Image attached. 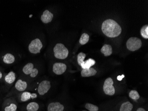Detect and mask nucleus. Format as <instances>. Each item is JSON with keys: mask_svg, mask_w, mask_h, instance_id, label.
<instances>
[{"mask_svg": "<svg viewBox=\"0 0 148 111\" xmlns=\"http://www.w3.org/2000/svg\"><path fill=\"white\" fill-rule=\"evenodd\" d=\"M89 40V35H88L87 33H83L82 36H81L79 42L81 45H85L87 42H88Z\"/></svg>", "mask_w": 148, "mask_h": 111, "instance_id": "obj_21", "label": "nucleus"}, {"mask_svg": "<svg viewBox=\"0 0 148 111\" xmlns=\"http://www.w3.org/2000/svg\"><path fill=\"white\" fill-rule=\"evenodd\" d=\"M14 97L17 102L23 103L36 99L38 97V95L35 92H32L26 91L17 94Z\"/></svg>", "mask_w": 148, "mask_h": 111, "instance_id": "obj_8", "label": "nucleus"}, {"mask_svg": "<svg viewBox=\"0 0 148 111\" xmlns=\"http://www.w3.org/2000/svg\"><path fill=\"white\" fill-rule=\"evenodd\" d=\"M66 68L67 66L64 63L56 62L53 65L52 70L56 75H60L65 72Z\"/></svg>", "mask_w": 148, "mask_h": 111, "instance_id": "obj_13", "label": "nucleus"}, {"mask_svg": "<svg viewBox=\"0 0 148 111\" xmlns=\"http://www.w3.org/2000/svg\"><path fill=\"white\" fill-rule=\"evenodd\" d=\"M1 59L2 62L6 65H13L16 61L15 56L11 52H7L3 54Z\"/></svg>", "mask_w": 148, "mask_h": 111, "instance_id": "obj_12", "label": "nucleus"}, {"mask_svg": "<svg viewBox=\"0 0 148 111\" xmlns=\"http://www.w3.org/2000/svg\"><path fill=\"white\" fill-rule=\"evenodd\" d=\"M102 30L106 36L112 38L119 35L122 32V28L115 21L107 19L102 24Z\"/></svg>", "mask_w": 148, "mask_h": 111, "instance_id": "obj_1", "label": "nucleus"}, {"mask_svg": "<svg viewBox=\"0 0 148 111\" xmlns=\"http://www.w3.org/2000/svg\"><path fill=\"white\" fill-rule=\"evenodd\" d=\"M18 102L15 97H9L5 98L2 104V111H17Z\"/></svg>", "mask_w": 148, "mask_h": 111, "instance_id": "obj_5", "label": "nucleus"}, {"mask_svg": "<svg viewBox=\"0 0 148 111\" xmlns=\"http://www.w3.org/2000/svg\"><path fill=\"white\" fill-rule=\"evenodd\" d=\"M64 105L59 102L50 103L47 107L48 111H64Z\"/></svg>", "mask_w": 148, "mask_h": 111, "instance_id": "obj_14", "label": "nucleus"}, {"mask_svg": "<svg viewBox=\"0 0 148 111\" xmlns=\"http://www.w3.org/2000/svg\"><path fill=\"white\" fill-rule=\"evenodd\" d=\"M39 108V103L36 101L30 102L27 104L25 108L26 111H38Z\"/></svg>", "mask_w": 148, "mask_h": 111, "instance_id": "obj_16", "label": "nucleus"}, {"mask_svg": "<svg viewBox=\"0 0 148 111\" xmlns=\"http://www.w3.org/2000/svg\"><path fill=\"white\" fill-rule=\"evenodd\" d=\"M142 46V41L137 37H130L126 42L127 48L131 51H135L138 50Z\"/></svg>", "mask_w": 148, "mask_h": 111, "instance_id": "obj_10", "label": "nucleus"}, {"mask_svg": "<svg viewBox=\"0 0 148 111\" xmlns=\"http://www.w3.org/2000/svg\"><path fill=\"white\" fill-rule=\"evenodd\" d=\"M125 77V76L124 75H122V76H118V77H117V79L119 81H122V79H123V78Z\"/></svg>", "mask_w": 148, "mask_h": 111, "instance_id": "obj_27", "label": "nucleus"}, {"mask_svg": "<svg viewBox=\"0 0 148 111\" xmlns=\"http://www.w3.org/2000/svg\"><path fill=\"white\" fill-rule=\"evenodd\" d=\"M31 82L21 76L16 81L10 91L5 96V98L13 97L17 94L29 90Z\"/></svg>", "mask_w": 148, "mask_h": 111, "instance_id": "obj_2", "label": "nucleus"}, {"mask_svg": "<svg viewBox=\"0 0 148 111\" xmlns=\"http://www.w3.org/2000/svg\"><path fill=\"white\" fill-rule=\"evenodd\" d=\"M5 73L3 71V69L0 67V82H2L3 81L4 77H5Z\"/></svg>", "mask_w": 148, "mask_h": 111, "instance_id": "obj_26", "label": "nucleus"}, {"mask_svg": "<svg viewBox=\"0 0 148 111\" xmlns=\"http://www.w3.org/2000/svg\"><path fill=\"white\" fill-rule=\"evenodd\" d=\"M146 111L145 110L144 108H138V109H137V111Z\"/></svg>", "mask_w": 148, "mask_h": 111, "instance_id": "obj_28", "label": "nucleus"}, {"mask_svg": "<svg viewBox=\"0 0 148 111\" xmlns=\"http://www.w3.org/2000/svg\"></svg>", "mask_w": 148, "mask_h": 111, "instance_id": "obj_30", "label": "nucleus"}, {"mask_svg": "<svg viewBox=\"0 0 148 111\" xmlns=\"http://www.w3.org/2000/svg\"><path fill=\"white\" fill-rule=\"evenodd\" d=\"M113 84L114 82L110 77L107 78L105 81L103 89L106 95L113 96L115 93V88L113 86Z\"/></svg>", "mask_w": 148, "mask_h": 111, "instance_id": "obj_11", "label": "nucleus"}, {"mask_svg": "<svg viewBox=\"0 0 148 111\" xmlns=\"http://www.w3.org/2000/svg\"><path fill=\"white\" fill-rule=\"evenodd\" d=\"M97 73L96 70L93 68H89L83 69L81 72V75L82 77H90L94 76Z\"/></svg>", "mask_w": 148, "mask_h": 111, "instance_id": "obj_17", "label": "nucleus"}, {"mask_svg": "<svg viewBox=\"0 0 148 111\" xmlns=\"http://www.w3.org/2000/svg\"><path fill=\"white\" fill-rule=\"evenodd\" d=\"M54 56L58 59L64 60L68 57L69 54V50L64 44L58 43L53 48Z\"/></svg>", "mask_w": 148, "mask_h": 111, "instance_id": "obj_6", "label": "nucleus"}, {"mask_svg": "<svg viewBox=\"0 0 148 111\" xmlns=\"http://www.w3.org/2000/svg\"><path fill=\"white\" fill-rule=\"evenodd\" d=\"M16 79V75L14 72L11 71L7 74H5L3 82L5 92L8 91L12 88Z\"/></svg>", "mask_w": 148, "mask_h": 111, "instance_id": "obj_7", "label": "nucleus"}, {"mask_svg": "<svg viewBox=\"0 0 148 111\" xmlns=\"http://www.w3.org/2000/svg\"><path fill=\"white\" fill-rule=\"evenodd\" d=\"M85 108L89 111H98L99 110L98 106L90 103H86L85 105Z\"/></svg>", "mask_w": 148, "mask_h": 111, "instance_id": "obj_25", "label": "nucleus"}, {"mask_svg": "<svg viewBox=\"0 0 148 111\" xmlns=\"http://www.w3.org/2000/svg\"><path fill=\"white\" fill-rule=\"evenodd\" d=\"M32 91L37 95L43 96L48 93L51 87L50 81L47 80H42L40 81H37L32 86Z\"/></svg>", "mask_w": 148, "mask_h": 111, "instance_id": "obj_4", "label": "nucleus"}, {"mask_svg": "<svg viewBox=\"0 0 148 111\" xmlns=\"http://www.w3.org/2000/svg\"><path fill=\"white\" fill-rule=\"evenodd\" d=\"M43 48V43L39 38H36L31 41L28 46V50L31 54L40 53Z\"/></svg>", "mask_w": 148, "mask_h": 111, "instance_id": "obj_9", "label": "nucleus"}, {"mask_svg": "<svg viewBox=\"0 0 148 111\" xmlns=\"http://www.w3.org/2000/svg\"><path fill=\"white\" fill-rule=\"evenodd\" d=\"M53 17V13L48 10H45L41 15L40 20L43 23L48 24L52 21Z\"/></svg>", "mask_w": 148, "mask_h": 111, "instance_id": "obj_15", "label": "nucleus"}, {"mask_svg": "<svg viewBox=\"0 0 148 111\" xmlns=\"http://www.w3.org/2000/svg\"><path fill=\"white\" fill-rule=\"evenodd\" d=\"M133 108V105L130 102L127 101L123 103L121 107L120 111H131Z\"/></svg>", "mask_w": 148, "mask_h": 111, "instance_id": "obj_20", "label": "nucleus"}, {"mask_svg": "<svg viewBox=\"0 0 148 111\" xmlns=\"http://www.w3.org/2000/svg\"><path fill=\"white\" fill-rule=\"evenodd\" d=\"M83 111H85V110H83Z\"/></svg>", "mask_w": 148, "mask_h": 111, "instance_id": "obj_29", "label": "nucleus"}, {"mask_svg": "<svg viewBox=\"0 0 148 111\" xmlns=\"http://www.w3.org/2000/svg\"><path fill=\"white\" fill-rule=\"evenodd\" d=\"M140 34L143 38L145 39L148 38V26L145 25L140 30Z\"/></svg>", "mask_w": 148, "mask_h": 111, "instance_id": "obj_22", "label": "nucleus"}, {"mask_svg": "<svg viewBox=\"0 0 148 111\" xmlns=\"http://www.w3.org/2000/svg\"><path fill=\"white\" fill-rule=\"evenodd\" d=\"M21 74L22 77L32 82L39 77V67L32 62H29L22 67Z\"/></svg>", "mask_w": 148, "mask_h": 111, "instance_id": "obj_3", "label": "nucleus"}, {"mask_svg": "<svg viewBox=\"0 0 148 111\" xmlns=\"http://www.w3.org/2000/svg\"><path fill=\"white\" fill-rule=\"evenodd\" d=\"M101 52L105 56H110L112 53V48L109 45H104L101 50Z\"/></svg>", "mask_w": 148, "mask_h": 111, "instance_id": "obj_18", "label": "nucleus"}, {"mask_svg": "<svg viewBox=\"0 0 148 111\" xmlns=\"http://www.w3.org/2000/svg\"><path fill=\"white\" fill-rule=\"evenodd\" d=\"M86 55L84 52H81L77 56V62L79 65L81 66L84 63V60L85 58Z\"/></svg>", "mask_w": 148, "mask_h": 111, "instance_id": "obj_23", "label": "nucleus"}, {"mask_svg": "<svg viewBox=\"0 0 148 111\" xmlns=\"http://www.w3.org/2000/svg\"><path fill=\"white\" fill-rule=\"evenodd\" d=\"M130 97L134 100H138L140 98L138 92L135 90H132L129 93Z\"/></svg>", "mask_w": 148, "mask_h": 111, "instance_id": "obj_24", "label": "nucleus"}, {"mask_svg": "<svg viewBox=\"0 0 148 111\" xmlns=\"http://www.w3.org/2000/svg\"><path fill=\"white\" fill-rule=\"evenodd\" d=\"M95 64V61L93 59L90 58L88 60L84 61V63L81 65V66L83 69L89 68Z\"/></svg>", "mask_w": 148, "mask_h": 111, "instance_id": "obj_19", "label": "nucleus"}]
</instances>
